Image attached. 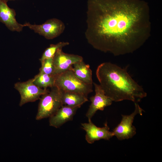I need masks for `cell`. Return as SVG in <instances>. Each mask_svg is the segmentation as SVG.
Listing matches in <instances>:
<instances>
[{
  "mask_svg": "<svg viewBox=\"0 0 162 162\" xmlns=\"http://www.w3.org/2000/svg\"><path fill=\"white\" fill-rule=\"evenodd\" d=\"M34 83L38 87L44 89L51 88L55 86V76L46 74H38L33 78Z\"/></svg>",
  "mask_w": 162,
  "mask_h": 162,
  "instance_id": "cell-15",
  "label": "cell"
},
{
  "mask_svg": "<svg viewBox=\"0 0 162 162\" xmlns=\"http://www.w3.org/2000/svg\"><path fill=\"white\" fill-rule=\"evenodd\" d=\"M85 36L94 48L115 56L132 53L151 36L148 3L142 0H88Z\"/></svg>",
  "mask_w": 162,
  "mask_h": 162,
  "instance_id": "cell-1",
  "label": "cell"
},
{
  "mask_svg": "<svg viewBox=\"0 0 162 162\" xmlns=\"http://www.w3.org/2000/svg\"><path fill=\"white\" fill-rule=\"evenodd\" d=\"M55 86L63 92L81 94L86 96L93 91L92 85L79 80L71 70L55 76Z\"/></svg>",
  "mask_w": 162,
  "mask_h": 162,
  "instance_id": "cell-4",
  "label": "cell"
},
{
  "mask_svg": "<svg viewBox=\"0 0 162 162\" xmlns=\"http://www.w3.org/2000/svg\"><path fill=\"white\" fill-rule=\"evenodd\" d=\"M81 124L82 128L86 132L85 139L89 144H92L96 141L103 139L108 140L113 136L112 131H110V128L107 123L102 128L96 126L92 122Z\"/></svg>",
  "mask_w": 162,
  "mask_h": 162,
  "instance_id": "cell-10",
  "label": "cell"
},
{
  "mask_svg": "<svg viewBox=\"0 0 162 162\" xmlns=\"http://www.w3.org/2000/svg\"><path fill=\"white\" fill-rule=\"evenodd\" d=\"M94 87L95 94L90 98L91 104L86 114L88 120L91 118L98 110L103 111L106 107L111 105L112 100L107 96L99 84L93 83Z\"/></svg>",
  "mask_w": 162,
  "mask_h": 162,
  "instance_id": "cell-9",
  "label": "cell"
},
{
  "mask_svg": "<svg viewBox=\"0 0 162 162\" xmlns=\"http://www.w3.org/2000/svg\"><path fill=\"white\" fill-rule=\"evenodd\" d=\"M14 87L20 95V106L27 103L36 101L48 91L47 89L40 88L35 85L33 78L26 82H16Z\"/></svg>",
  "mask_w": 162,
  "mask_h": 162,
  "instance_id": "cell-7",
  "label": "cell"
},
{
  "mask_svg": "<svg viewBox=\"0 0 162 162\" xmlns=\"http://www.w3.org/2000/svg\"><path fill=\"white\" fill-rule=\"evenodd\" d=\"M7 2L5 0H0V22L10 31L20 32L24 27L23 24L17 22L15 10L9 7Z\"/></svg>",
  "mask_w": 162,
  "mask_h": 162,
  "instance_id": "cell-11",
  "label": "cell"
},
{
  "mask_svg": "<svg viewBox=\"0 0 162 162\" xmlns=\"http://www.w3.org/2000/svg\"><path fill=\"white\" fill-rule=\"evenodd\" d=\"M40 62L41 66L38 74H46L54 76V67L53 58L45 59Z\"/></svg>",
  "mask_w": 162,
  "mask_h": 162,
  "instance_id": "cell-17",
  "label": "cell"
},
{
  "mask_svg": "<svg viewBox=\"0 0 162 162\" xmlns=\"http://www.w3.org/2000/svg\"><path fill=\"white\" fill-rule=\"evenodd\" d=\"M96 76L105 94L115 102L129 100L138 103L147 96L142 87L123 68L110 62L100 64Z\"/></svg>",
  "mask_w": 162,
  "mask_h": 162,
  "instance_id": "cell-2",
  "label": "cell"
},
{
  "mask_svg": "<svg viewBox=\"0 0 162 162\" xmlns=\"http://www.w3.org/2000/svg\"><path fill=\"white\" fill-rule=\"evenodd\" d=\"M79 108L62 105L53 115L49 118L50 125L58 128L66 122L72 120Z\"/></svg>",
  "mask_w": 162,
  "mask_h": 162,
  "instance_id": "cell-12",
  "label": "cell"
},
{
  "mask_svg": "<svg viewBox=\"0 0 162 162\" xmlns=\"http://www.w3.org/2000/svg\"><path fill=\"white\" fill-rule=\"evenodd\" d=\"M7 2L8 1H14L15 0H5Z\"/></svg>",
  "mask_w": 162,
  "mask_h": 162,
  "instance_id": "cell-18",
  "label": "cell"
},
{
  "mask_svg": "<svg viewBox=\"0 0 162 162\" xmlns=\"http://www.w3.org/2000/svg\"><path fill=\"white\" fill-rule=\"evenodd\" d=\"M35 33L48 40L52 39L63 33L65 25L61 20L56 18L50 19L40 25L32 24L29 22L23 24Z\"/></svg>",
  "mask_w": 162,
  "mask_h": 162,
  "instance_id": "cell-5",
  "label": "cell"
},
{
  "mask_svg": "<svg viewBox=\"0 0 162 162\" xmlns=\"http://www.w3.org/2000/svg\"><path fill=\"white\" fill-rule=\"evenodd\" d=\"M87 96L74 92L62 91V101L63 105L70 107H78L88 101Z\"/></svg>",
  "mask_w": 162,
  "mask_h": 162,
  "instance_id": "cell-14",
  "label": "cell"
},
{
  "mask_svg": "<svg viewBox=\"0 0 162 162\" xmlns=\"http://www.w3.org/2000/svg\"><path fill=\"white\" fill-rule=\"evenodd\" d=\"M53 58L54 76L70 70L73 64L83 60L82 56L65 53L62 48L58 50Z\"/></svg>",
  "mask_w": 162,
  "mask_h": 162,
  "instance_id": "cell-8",
  "label": "cell"
},
{
  "mask_svg": "<svg viewBox=\"0 0 162 162\" xmlns=\"http://www.w3.org/2000/svg\"><path fill=\"white\" fill-rule=\"evenodd\" d=\"M75 76L82 82L92 85V71L89 64L85 63L83 60L76 62L72 66L70 69Z\"/></svg>",
  "mask_w": 162,
  "mask_h": 162,
  "instance_id": "cell-13",
  "label": "cell"
},
{
  "mask_svg": "<svg viewBox=\"0 0 162 162\" xmlns=\"http://www.w3.org/2000/svg\"><path fill=\"white\" fill-rule=\"evenodd\" d=\"M51 88L50 91H48L39 99L38 111L35 117L36 120L50 117L63 105L62 91L55 86Z\"/></svg>",
  "mask_w": 162,
  "mask_h": 162,
  "instance_id": "cell-3",
  "label": "cell"
},
{
  "mask_svg": "<svg viewBox=\"0 0 162 162\" xmlns=\"http://www.w3.org/2000/svg\"><path fill=\"white\" fill-rule=\"evenodd\" d=\"M69 44L68 42H60L55 44H51L44 51L40 59V62L44 60L50 58H53L58 50Z\"/></svg>",
  "mask_w": 162,
  "mask_h": 162,
  "instance_id": "cell-16",
  "label": "cell"
},
{
  "mask_svg": "<svg viewBox=\"0 0 162 162\" xmlns=\"http://www.w3.org/2000/svg\"><path fill=\"white\" fill-rule=\"evenodd\" d=\"M134 104L135 109L134 111L129 115H122L120 122L112 131L114 136L119 140L131 138L136 133V128L132 123L135 116L137 114L142 115L144 111L138 103Z\"/></svg>",
  "mask_w": 162,
  "mask_h": 162,
  "instance_id": "cell-6",
  "label": "cell"
}]
</instances>
